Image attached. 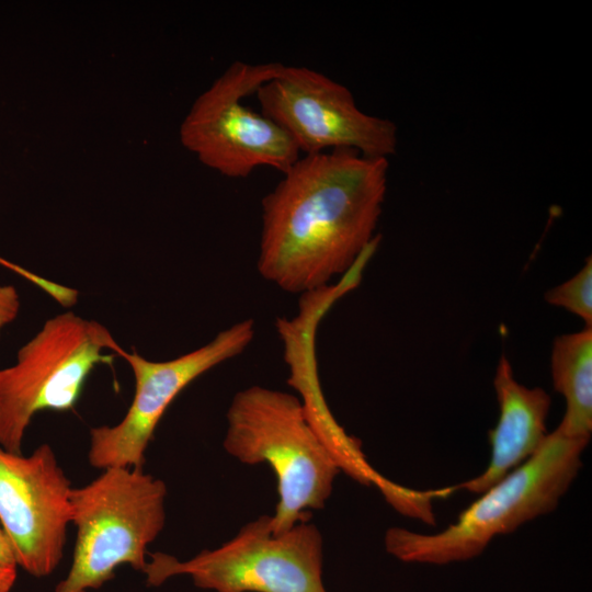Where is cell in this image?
Masks as SVG:
<instances>
[{"label":"cell","mask_w":592,"mask_h":592,"mask_svg":"<svg viewBox=\"0 0 592 592\" xmlns=\"http://www.w3.org/2000/svg\"><path fill=\"white\" fill-rule=\"evenodd\" d=\"M388 168L352 149L300 156L262 198L260 275L304 296L349 273L376 238Z\"/></svg>","instance_id":"cell-1"},{"label":"cell","mask_w":592,"mask_h":592,"mask_svg":"<svg viewBox=\"0 0 592 592\" xmlns=\"http://www.w3.org/2000/svg\"><path fill=\"white\" fill-rule=\"evenodd\" d=\"M590 439L559 429L537 452L467 506L456 522L435 534L402 527L386 531V551L407 563L443 566L470 560L497 536L554 511L582 467Z\"/></svg>","instance_id":"cell-2"},{"label":"cell","mask_w":592,"mask_h":592,"mask_svg":"<svg viewBox=\"0 0 592 592\" xmlns=\"http://www.w3.org/2000/svg\"><path fill=\"white\" fill-rule=\"evenodd\" d=\"M226 418L225 451L244 465L267 464L275 475V534L325 508L341 469L299 397L253 385L234 396Z\"/></svg>","instance_id":"cell-3"},{"label":"cell","mask_w":592,"mask_h":592,"mask_svg":"<svg viewBox=\"0 0 592 592\" xmlns=\"http://www.w3.org/2000/svg\"><path fill=\"white\" fill-rule=\"evenodd\" d=\"M167 486L143 469L110 467L72 488L71 524L77 538L71 565L54 592H89L123 565L143 571L148 547L166 523Z\"/></svg>","instance_id":"cell-4"},{"label":"cell","mask_w":592,"mask_h":592,"mask_svg":"<svg viewBox=\"0 0 592 592\" xmlns=\"http://www.w3.org/2000/svg\"><path fill=\"white\" fill-rule=\"evenodd\" d=\"M308 521L275 534L271 515H260L229 540L190 559L148 554L141 572L150 587L186 576L195 587L214 592H328L322 535Z\"/></svg>","instance_id":"cell-5"},{"label":"cell","mask_w":592,"mask_h":592,"mask_svg":"<svg viewBox=\"0 0 592 592\" xmlns=\"http://www.w3.org/2000/svg\"><path fill=\"white\" fill-rule=\"evenodd\" d=\"M122 346L110 330L72 311L48 319L0 368V445L22 453L25 432L41 411H68L99 364L111 365Z\"/></svg>","instance_id":"cell-6"},{"label":"cell","mask_w":592,"mask_h":592,"mask_svg":"<svg viewBox=\"0 0 592 592\" xmlns=\"http://www.w3.org/2000/svg\"><path fill=\"white\" fill-rule=\"evenodd\" d=\"M281 62L234 61L202 92L180 125V141L207 168L244 179L259 167L286 172L300 157L288 134L243 100L280 70Z\"/></svg>","instance_id":"cell-7"},{"label":"cell","mask_w":592,"mask_h":592,"mask_svg":"<svg viewBox=\"0 0 592 592\" xmlns=\"http://www.w3.org/2000/svg\"><path fill=\"white\" fill-rule=\"evenodd\" d=\"M254 94L261 112L288 134L303 155L352 149L388 159L396 153V124L361 111L346 87L317 70L282 64Z\"/></svg>","instance_id":"cell-8"},{"label":"cell","mask_w":592,"mask_h":592,"mask_svg":"<svg viewBox=\"0 0 592 592\" xmlns=\"http://www.w3.org/2000/svg\"><path fill=\"white\" fill-rule=\"evenodd\" d=\"M255 322L240 320L205 345L168 361H149L123 348L117 356L130 366L135 391L124 418L115 425L90 430L88 459L92 467L143 469L157 425L178 395L196 378L241 354L253 341Z\"/></svg>","instance_id":"cell-9"},{"label":"cell","mask_w":592,"mask_h":592,"mask_svg":"<svg viewBox=\"0 0 592 592\" xmlns=\"http://www.w3.org/2000/svg\"><path fill=\"white\" fill-rule=\"evenodd\" d=\"M71 490L50 445L30 455L0 445V525L20 568L33 577L52 574L62 559Z\"/></svg>","instance_id":"cell-10"},{"label":"cell","mask_w":592,"mask_h":592,"mask_svg":"<svg viewBox=\"0 0 592 592\" xmlns=\"http://www.w3.org/2000/svg\"><path fill=\"white\" fill-rule=\"evenodd\" d=\"M493 386L499 418L488 432L489 463L482 473L455 486L456 490L481 494L533 456L548 434L549 395L539 387L520 384L504 355L497 366Z\"/></svg>","instance_id":"cell-11"},{"label":"cell","mask_w":592,"mask_h":592,"mask_svg":"<svg viewBox=\"0 0 592 592\" xmlns=\"http://www.w3.org/2000/svg\"><path fill=\"white\" fill-rule=\"evenodd\" d=\"M551 378L566 400L565 415L557 426L572 437H591L592 432V329L562 334L551 349Z\"/></svg>","instance_id":"cell-12"},{"label":"cell","mask_w":592,"mask_h":592,"mask_svg":"<svg viewBox=\"0 0 592 592\" xmlns=\"http://www.w3.org/2000/svg\"><path fill=\"white\" fill-rule=\"evenodd\" d=\"M547 303L562 307L580 317L587 327L592 325V261L587 259L584 266L565 283L545 294Z\"/></svg>","instance_id":"cell-13"},{"label":"cell","mask_w":592,"mask_h":592,"mask_svg":"<svg viewBox=\"0 0 592 592\" xmlns=\"http://www.w3.org/2000/svg\"><path fill=\"white\" fill-rule=\"evenodd\" d=\"M0 265L5 269L19 274L21 277L33 283L35 286L48 294L53 299H55L62 307H71L78 301L79 293L77 289L69 286H65L58 283H55L50 280L42 277L32 271L22 267L2 257H0Z\"/></svg>","instance_id":"cell-14"},{"label":"cell","mask_w":592,"mask_h":592,"mask_svg":"<svg viewBox=\"0 0 592 592\" xmlns=\"http://www.w3.org/2000/svg\"><path fill=\"white\" fill-rule=\"evenodd\" d=\"M20 568L12 544L0 525V592H10Z\"/></svg>","instance_id":"cell-15"},{"label":"cell","mask_w":592,"mask_h":592,"mask_svg":"<svg viewBox=\"0 0 592 592\" xmlns=\"http://www.w3.org/2000/svg\"><path fill=\"white\" fill-rule=\"evenodd\" d=\"M21 307L20 296L13 285H0V337L2 330L13 322Z\"/></svg>","instance_id":"cell-16"}]
</instances>
